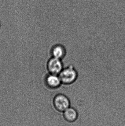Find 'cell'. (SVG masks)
Segmentation results:
<instances>
[{
  "label": "cell",
  "mask_w": 125,
  "mask_h": 126,
  "mask_svg": "<svg viewBox=\"0 0 125 126\" xmlns=\"http://www.w3.org/2000/svg\"><path fill=\"white\" fill-rule=\"evenodd\" d=\"M66 50L61 44L57 43L54 44L51 50V54L53 57L62 60L65 56Z\"/></svg>",
  "instance_id": "6"
},
{
  "label": "cell",
  "mask_w": 125,
  "mask_h": 126,
  "mask_svg": "<svg viewBox=\"0 0 125 126\" xmlns=\"http://www.w3.org/2000/svg\"><path fill=\"white\" fill-rule=\"evenodd\" d=\"M47 68L50 74L58 75L64 69L63 63L61 59L52 57L48 62Z\"/></svg>",
  "instance_id": "4"
},
{
  "label": "cell",
  "mask_w": 125,
  "mask_h": 126,
  "mask_svg": "<svg viewBox=\"0 0 125 126\" xmlns=\"http://www.w3.org/2000/svg\"><path fill=\"white\" fill-rule=\"evenodd\" d=\"M5 56V53H0V126L3 124L7 104Z\"/></svg>",
  "instance_id": "1"
},
{
  "label": "cell",
  "mask_w": 125,
  "mask_h": 126,
  "mask_svg": "<svg viewBox=\"0 0 125 126\" xmlns=\"http://www.w3.org/2000/svg\"><path fill=\"white\" fill-rule=\"evenodd\" d=\"M64 118L68 122H74L78 118V114L75 109L70 107L63 112Z\"/></svg>",
  "instance_id": "7"
},
{
  "label": "cell",
  "mask_w": 125,
  "mask_h": 126,
  "mask_svg": "<svg viewBox=\"0 0 125 126\" xmlns=\"http://www.w3.org/2000/svg\"><path fill=\"white\" fill-rule=\"evenodd\" d=\"M45 82L47 86L52 89L59 88L62 84L58 75L49 74L46 76Z\"/></svg>",
  "instance_id": "5"
},
{
  "label": "cell",
  "mask_w": 125,
  "mask_h": 126,
  "mask_svg": "<svg viewBox=\"0 0 125 126\" xmlns=\"http://www.w3.org/2000/svg\"><path fill=\"white\" fill-rule=\"evenodd\" d=\"M53 103L55 108L62 112L70 107L69 99L67 95L62 93L56 95L54 98Z\"/></svg>",
  "instance_id": "3"
},
{
  "label": "cell",
  "mask_w": 125,
  "mask_h": 126,
  "mask_svg": "<svg viewBox=\"0 0 125 126\" xmlns=\"http://www.w3.org/2000/svg\"><path fill=\"white\" fill-rule=\"evenodd\" d=\"M62 84H70L74 83L78 78V73L72 65L64 68L58 75Z\"/></svg>",
  "instance_id": "2"
}]
</instances>
